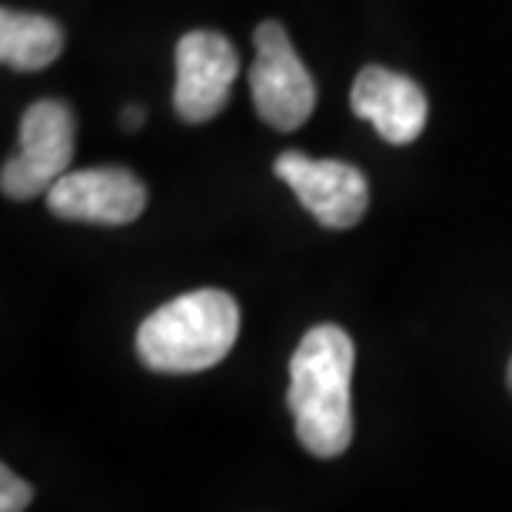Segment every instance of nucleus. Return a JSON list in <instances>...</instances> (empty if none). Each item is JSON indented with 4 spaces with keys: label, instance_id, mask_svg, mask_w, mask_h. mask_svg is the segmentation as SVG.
Here are the masks:
<instances>
[{
    "label": "nucleus",
    "instance_id": "6",
    "mask_svg": "<svg viewBox=\"0 0 512 512\" xmlns=\"http://www.w3.org/2000/svg\"><path fill=\"white\" fill-rule=\"evenodd\" d=\"M240 74L237 47L217 30H190L177 44V87L173 107L187 124H207L230 104Z\"/></svg>",
    "mask_w": 512,
    "mask_h": 512
},
{
    "label": "nucleus",
    "instance_id": "8",
    "mask_svg": "<svg viewBox=\"0 0 512 512\" xmlns=\"http://www.w3.org/2000/svg\"><path fill=\"white\" fill-rule=\"evenodd\" d=\"M350 107L356 117L370 120L376 133L393 147H406V143L419 140L429 117L423 87L386 67H363L356 74Z\"/></svg>",
    "mask_w": 512,
    "mask_h": 512
},
{
    "label": "nucleus",
    "instance_id": "11",
    "mask_svg": "<svg viewBox=\"0 0 512 512\" xmlns=\"http://www.w3.org/2000/svg\"><path fill=\"white\" fill-rule=\"evenodd\" d=\"M143 124V110L140 107H127L124 110V130H137Z\"/></svg>",
    "mask_w": 512,
    "mask_h": 512
},
{
    "label": "nucleus",
    "instance_id": "1",
    "mask_svg": "<svg viewBox=\"0 0 512 512\" xmlns=\"http://www.w3.org/2000/svg\"><path fill=\"white\" fill-rule=\"evenodd\" d=\"M353 363L356 350L343 326L320 323L303 336L290 360L286 406L306 453L343 456L353 443Z\"/></svg>",
    "mask_w": 512,
    "mask_h": 512
},
{
    "label": "nucleus",
    "instance_id": "7",
    "mask_svg": "<svg viewBox=\"0 0 512 512\" xmlns=\"http://www.w3.org/2000/svg\"><path fill=\"white\" fill-rule=\"evenodd\" d=\"M44 197L54 217L100 227H127L147 210V187L124 167L64 173Z\"/></svg>",
    "mask_w": 512,
    "mask_h": 512
},
{
    "label": "nucleus",
    "instance_id": "3",
    "mask_svg": "<svg viewBox=\"0 0 512 512\" xmlns=\"http://www.w3.org/2000/svg\"><path fill=\"white\" fill-rule=\"evenodd\" d=\"M253 67H250V94L253 107L266 127L290 133L313 117L316 84L303 60L296 57L290 34L280 20H263L253 30Z\"/></svg>",
    "mask_w": 512,
    "mask_h": 512
},
{
    "label": "nucleus",
    "instance_id": "10",
    "mask_svg": "<svg viewBox=\"0 0 512 512\" xmlns=\"http://www.w3.org/2000/svg\"><path fill=\"white\" fill-rule=\"evenodd\" d=\"M30 499H34V486L24 483L14 469L0 466V509L4 512H20L30 506Z\"/></svg>",
    "mask_w": 512,
    "mask_h": 512
},
{
    "label": "nucleus",
    "instance_id": "5",
    "mask_svg": "<svg viewBox=\"0 0 512 512\" xmlns=\"http://www.w3.org/2000/svg\"><path fill=\"white\" fill-rule=\"evenodd\" d=\"M273 173L326 230H350L366 217L370 187H366V177L353 163L313 160L300 150H286L276 157Z\"/></svg>",
    "mask_w": 512,
    "mask_h": 512
},
{
    "label": "nucleus",
    "instance_id": "4",
    "mask_svg": "<svg viewBox=\"0 0 512 512\" xmlns=\"http://www.w3.org/2000/svg\"><path fill=\"white\" fill-rule=\"evenodd\" d=\"M74 160V114L60 100H37L20 117V153L0 170L10 200H34L64 177Z\"/></svg>",
    "mask_w": 512,
    "mask_h": 512
},
{
    "label": "nucleus",
    "instance_id": "12",
    "mask_svg": "<svg viewBox=\"0 0 512 512\" xmlns=\"http://www.w3.org/2000/svg\"><path fill=\"white\" fill-rule=\"evenodd\" d=\"M509 389H512V360H509Z\"/></svg>",
    "mask_w": 512,
    "mask_h": 512
},
{
    "label": "nucleus",
    "instance_id": "9",
    "mask_svg": "<svg viewBox=\"0 0 512 512\" xmlns=\"http://www.w3.org/2000/svg\"><path fill=\"white\" fill-rule=\"evenodd\" d=\"M64 54V30L57 20L24 10H0V60L14 70H44Z\"/></svg>",
    "mask_w": 512,
    "mask_h": 512
},
{
    "label": "nucleus",
    "instance_id": "2",
    "mask_svg": "<svg viewBox=\"0 0 512 512\" xmlns=\"http://www.w3.org/2000/svg\"><path fill=\"white\" fill-rule=\"evenodd\" d=\"M240 306L223 290H190L153 310L137 330V353L153 373H203L227 360Z\"/></svg>",
    "mask_w": 512,
    "mask_h": 512
}]
</instances>
